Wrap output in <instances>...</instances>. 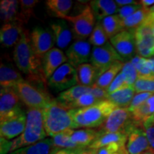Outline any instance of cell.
Instances as JSON below:
<instances>
[{
	"instance_id": "6da1fadb",
	"label": "cell",
	"mask_w": 154,
	"mask_h": 154,
	"mask_svg": "<svg viewBox=\"0 0 154 154\" xmlns=\"http://www.w3.org/2000/svg\"><path fill=\"white\" fill-rule=\"evenodd\" d=\"M13 58L19 71L26 75L29 82H48L42 68V59L32 47L30 33L25 29L22 38L14 47Z\"/></svg>"
},
{
	"instance_id": "7a4b0ae2",
	"label": "cell",
	"mask_w": 154,
	"mask_h": 154,
	"mask_svg": "<svg viewBox=\"0 0 154 154\" xmlns=\"http://www.w3.org/2000/svg\"><path fill=\"white\" fill-rule=\"evenodd\" d=\"M24 131L12 140L10 152L32 145L44 140L47 136L44 128L42 109H28Z\"/></svg>"
},
{
	"instance_id": "3957f363",
	"label": "cell",
	"mask_w": 154,
	"mask_h": 154,
	"mask_svg": "<svg viewBox=\"0 0 154 154\" xmlns=\"http://www.w3.org/2000/svg\"><path fill=\"white\" fill-rule=\"evenodd\" d=\"M42 113L44 128L47 136L53 137L63 131L74 128L69 109L63 106L57 100L42 109Z\"/></svg>"
},
{
	"instance_id": "277c9868",
	"label": "cell",
	"mask_w": 154,
	"mask_h": 154,
	"mask_svg": "<svg viewBox=\"0 0 154 154\" xmlns=\"http://www.w3.org/2000/svg\"><path fill=\"white\" fill-rule=\"evenodd\" d=\"M19 99L29 109H44L54 101L47 86L36 85L24 79L15 87Z\"/></svg>"
},
{
	"instance_id": "5b68a950",
	"label": "cell",
	"mask_w": 154,
	"mask_h": 154,
	"mask_svg": "<svg viewBox=\"0 0 154 154\" xmlns=\"http://www.w3.org/2000/svg\"><path fill=\"white\" fill-rule=\"evenodd\" d=\"M143 126L133 119L128 108H116L99 127V131L106 133H124L128 136L133 128Z\"/></svg>"
},
{
	"instance_id": "8992f818",
	"label": "cell",
	"mask_w": 154,
	"mask_h": 154,
	"mask_svg": "<svg viewBox=\"0 0 154 154\" xmlns=\"http://www.w3.org/2000/svg\"><path fill=\"white\" fill-rule=\"evenodd\" d=\"M136 53L140 57L150 59L154 57V16L147 18L135 31Z\"/></svg>"
},
{
	"instance_id": "52a82bcc",
	"label": "cell",
	"mask_w": 154,
	"mask_h": 154,
	"mask_svg": "<svg viewBox=\"0 0 154 154\" xmlns=\"http://www.w3.org/2000/svg\"><path fill=\"white\" fill-rule=\"evenodd\" d=\"M63 19L72 24L73 36L77 41H85L95 27L96 18L90 5H86L79 14L74 17L67 16Z\"/></svg>"
},
{
	"instance_id": "ba28073f",
	"label": "cell",
	"mask_w": 154,
	"mask_h": 154,
	"mask_svg": "<svg viewBox=\"0 0 154 154\" xmlns=\"http://www.w3.org/2000/svg\"><path fill=\"white\" fill-rule=\"evenodd\" d=\"M116 106L109 100H103L91 106L81 108L85 128H99L106 119L115 110Z\"/></svg>"
},
{
	"instance_id": "9c48e42d",
	"label": "cell",
	"mask_w": 154,
	"mask_h": 154,
	"mask_svg": "<svg viewBox=\"0 0 154 154\" xmlns=\"http://www.w3.org/2000/svg\"><path fill=\"white\" fill-rule=\"evenodd\" d=\"M78 84L76 69L69 62L59 67L48 79V86L56 92H63Z\"/></svg>"
},
{
	"instance_id": "30bf717a",
	"label": "cell",
	"mask_w": 154,
	"mask_h": 154,
	"mask_svg": "<svg viewBox=\"0 0 154 154\" xmlns=\"http://www.w3.org/2000/svg\"><path fill=\"white\" fill-rule=\"evenodd\" d=\"M116 61L124 62L109 42L101 47H94L92 49L90 62L97 69L100 76Z\"/></svg>"
},
{
	"instance_id": "8fae6325",
	"label": "cell",
	"mask_w": 154,
	"mask_h": 154,
	"mask_svg": "<svg viewBox=\"0 0 154 154\" xmlns=\"http://www.w3.org/2000/svg\"><path fill=\"white\" fill-rule=\"evenodd\" d=\"M136 30L124 29L110 38V43L124 62L130 61L136 53Z\"/></svg>"
},
{
	"instance_id": "7c38bea8",
	"label": "cell",
	"mask_w": 154,
	"mask_h": 154,
	"mask_svg": "<svg viewBox=\"0 0 154 154\" xmlns=\"http://www.w3.org/2000/svg\"><path fill=\"white\" fill-rule=\"evenodd\" d=\"M30 38L36 54L42 59L55 45L54 36L51 28L36 26L31 32Z\"/></svg>"
},
{
	"instance_id": "4fadbf2b",
	"label": "cell",
	"mask_w": 154,
	"mask_h": 154,
	"mask_svg": "<svg viewBox=\"0 0 154 154\" xmlns=\"http://www.w3.org/2000/svg\"><path fill=\"white\" fill-rule=\"evenodd\" d=\"M20 99L14 88H1L0 121L14 116L21 112Z\"/></svg>"
},
{
	"instance_id": "5bb4252c",
	"label": "cell",
	"mask_w": 154,
	"mask_h": 154,
	"mask_svg": "<svg viewBox=\"0 0 154 154\" xmlns=\"http://www.w3.org/2000/svg\"><path fill=\"white\" fill-rule=\"evenodd\" d=\"M26 123V113L22 111L19 114L0 121L1 138L10 140L19 137L24 131Z\"/></svg>"
},
{
	"instance_id": "9a60e30c",
	"label": "cell",
	"mask_w": 154,
	"mask_h": 154,
	"mask_svg": "<svg viewBox=\"0 0 154 154\" xmlns=\"http://www.w3.org/2000/svg\"><path fill=\"white\" fill-rule=\"evenodd\" d=\"M91 47L89 42L76 41L69 46L66 51L69 63L77 68L80 65L88 63L91 57Z\"/></svg>"
},
{
	"instance_id": "2e32d148",
	"label": "cell",
	"mask_w": 154,
	"mask_h": 154,
	"mask_svg": "<svg viewBox=\"0 0 154 154\" xmlns=\"http://www.w3.org/2000/svg\"><path fill=\"white\" fill-rule=\"evenodd\" d=\"M149 144L143 126L133 128L128 136L126 149L128 154H142L148 152Z\"/></svg>"
},
{
	"instance_id": "e0dca14e",
	"label": "cell",
	"mask_w": 154,
	"mask_h": 154,
	"mask_svg": "<svg viewBox=\"0 0 154 154\" xmlns=\"http://www.w3.org/2000/svg\"><path fill=\"white\" fill-rule=\"evenodd\" d=\"M25 29L19 21L4 24L0 29V42L3 47H15L22 38Z\"/></svg>"
},
{
	"instance_id": "ac0fdd59",
	"label": "cell",
	"mask_w": 154,
	"mask_h": 154,
	"mask_svg": "<svg viewBox=\"0 0 154 154\" xmlns=\"http://www.w3.org/2000/svg\"><path fill=\"white\" fill-rule=\"evenodd\" d=\"M66 61H68L67 57L59 48H53L48 51L42 59V68L47 80L59 67L67 63Z\"/></svg>"
},
{
	"instance_id": "d6986e66",
	"label": "cell",
	"mask_w": 154,
	"mask_h": 154,
	"mask_svg": "<svg viewBox=\"0 0 154 154\" xmlns=\"http://www.w3.org/2000/svg\"><path fill=\"white\" fill-rule=\"evenodd\" d=\"M51 29L57 47L60 49H66L74 37L72 29L69 28L66 21L61 19L55 21L51 23Z\"/></svg>"
},
{
	"instance_id": "ffe728a7",
	"label": "cell",
	"mask_w": 154,
	"mask_h": 154,
	"mask_svg": "<svg viewBox=\"0 0 154 154\" xmlns=\"http://www.w3.org/2000/svg\"><path fill=\"white\" fill-rule=\"evenodd\" d=\"M24 80L20 73L17 72L9 61L2 60L0 66V85L1 88H14Z\"/></svg>"
},
{
	"instance_id": "44dd1931",
	"label": "cell",
	"mask_w": 154,
	"mask_h": 154,
	"mask_svg": "<svg viewBox=\"0 0 154 154\" xmlns=\"http://www.w3.org/2000/svg\"><path fill=\"white\" fill-rule=\"evenodd\" d=\"M99 131L97 138L88 148L91 149L98 150L101 148L111 145L113 143H118L119 145L126 146L128 135L124 133H106Z\"/></svg>"
},
{
	"instance_id": "7402d4cb",
	"label": "cell",
	"mask_w": 154,
	"mask_h": 154,
	"mask_svg": "<svg viewBox=\"0 0 154 154\" xmlns=\"http://www.w3.org/2000/svg\"><path fill=\"white\" fill-rule=\"evenodd\" d=\"M92 91H93L92 86H85L78 84L69 89L61 92L56 100L63 106L66 107V109L70 110V107L72 103L75 101H76L80 96L86 94H91Z\"/></svg>"
},
{
	"instance_id": "603a6c76",
	"label": "cell",
	"mask_w": 154,
	"mask_h": 154,
	"mask_svg": "<svg viewBox=\"0 0 154 154\" xmlns=\"http://www.w3.org/2000/svg\"><path fill=\"white\" fill-rule=\"evenodd\" d=\"M92 11L98 22H101L106 17L118 13L119 8L115 1L112 0H94L90 2Z\"/></svg>"
},
{
	"instance_id": "cb8c5ba5",
	"label": "cell",
	"mask_w": 154,
	"mask_h": 154,
	"mask_svg": "<svg viewBox=\"0 0 154 154\" xmlns=\"http://www.w3.org/2000/svg\"><path fill=\"white\" fill-rule=\"evenodd\" d=\"M135 88L133 86H127L117 91L109 94L108 100L118 108H128L134 99Z\"/></svg>"
},
{
	"instance_id": "d4e9b609",
	"label": "cell",
	"mask_w": 154,
	"mask_h": 154,
	"mask_svg": "<svg viewBox=\"0 0 154 154\" xmlns=\"http://www.w3.org/2000/svg\"><path fill=\"white\" fill-rule=\"evenodd\" d=\"M76 69L79 78V84L85 86H92L95 84L99 73L91 63H84L79 66Z\"/></svg>"
},
{
	"instance_id": "484cf974",
	"label": "cell",
	"mask_w": 154,
	"mask_h": 154,
	"mask_svg": "<svg viewBox=\"0 0 154 154\" xmlns=\"http://www.w3.org/2000/svg\"><path fill=\"white\" fill-rule=\"evenodd\" d=\"M54 149L51 138H45L32 145L17 149L9 154H50Z\"/></svg>"
},
{
	"instance_id": "4316f807",
	"label": "cell",
	"mask_w": 154,
	"mask_h": 154,
	"mask_svg": "<svg viewBox=\"0 0 154 154\" xmlns=\"http://www.w3.org/2000/svg\"><path fill=\"white\" fill-rule=\"evenodd\" d=\"M19 1L2 0L0 2V16L5 24L18 21Z\"/></svg>"
},
{
	"instance_id": "83f0119b",
	"label": "cell",
	"mask_w": 154,
	"mask_h": 154,
	"mask_svg": "<svg viewBox=\"0 0 154 154\" xmlns=\"http://www.w3.org/2000/svg\"><path fill=\"white\" fill-rule=\"evenodd\" d=\"M124 63V62L121 61H115L99 77L95 83V85L107 91L108 88L111 85L114 79L121 72Z\"/></svg>"
},
{
	"instance_id": "f1b7e54d",
	"label": "cell",
	"mask_w": 154,
	"mask_h": 154,
	"mask_svg": "<svg viewBox=\"0 0 154 154\" xmlns=\"http://www.w3.org/2000/svg\"><path fill=\"white\" fill-rule=\"evenodd\" d=\"M99 131L98 130L91 128H83L74 131L71 136V140L74 144L79 148H86L91 145L97 138Z\"/></svg>"
},
{
	"instance_id": "f546056e",
	"label": "cell",
	"mask_w": 154,
	"mask_h": 154,
	"mask_svg": "<svg viewBox=\"0 0 154 154\" xmlns=\"http://www.w3.org/2000/svg\"><path fill=\"white\" fill-rule=\"evenodd\" d=\"M130 111L133 119L143 125L144 121L154 115V94L146 102Z\"/></svg>"
},
{
	"instance_id": "4dcf8cb0",
	"label": "cell",
	"mask_w": 154,
	"mask_h": 154,
	"mask_svg": "<svg viewBox=\"0 0 154 154\" xmlns=\"http://www.w3.org/2000/svg\"><path fill=\"white\" fill-rule=\"evenodd\" d=\"M73 2L71 0H47L46 1V5L47 9L55 17L63 19L69 16V12L72 10Z\"/></svg>"
},
{
	"instance_id": "1f68e13d",
	"label": "cell",
	"mask_w": 154,
	"mask_h": 154,
	"mask_svg": "<svg viewBox=\"0 0 154 154\" xmlns=\"http://www.w3.org/2000/svg\"><path fill=\"white\" fill-rule=\"evenodd\" d=\"M149 14V9L142 7L128 18L122 21L123 29L136 30L144 22Z\"/></svg>"
},
{
	"instance_id": "d6a6232c",
	"label": "cell",
	"mask_w": 154,
	"mask_h": 154,
	"mask_svg": "<svg viewBox=\"0 0 154 154\" xmlns=\"http://www.w3.org/2000/svg\"><path fill=\"white\" fill-rule=\"evenodd\" d=\"M74 130L72 128L64 130L59 134H56L51 137L54 146L58 149H79L76 144H74L71 140V136L74 133Z\"/></svg>"
},
{
	"instance_id": "836d02e7",
	"label": "cell",
	"mask_w": 154,
	"mask_h": 154,
	"mask_svg": "<svg viewBox=\"0 0 154 154\" xmlns=\"http://www.w3.org/2000/svg\"><path fill=\"white\" fill-rule=\"evenodd\" d=\"M101 23L109 38H111L124 30L122 27V20L117 14L106 17L101 21Z\"/></svg>"
},
{
	"instance_id": "e575fe53",
	"label": "cell",
	"mask_w": 154,
	"mask_h": 154,
	"mask_svg": "<svg viewBox=\"0 0 154 154\" xmlns=\"http://www.w3.org/2000/svg\"><path fill=\"white\" fill-rule=\"evenodd\" d=\"M37 0H21L19 1V12L18 21L26 24L32 17L34 16V7L37 5Z\"/></svg>"
},
{
	"instance_id": "d590c367",
	"label": "cell",
	"mask_w": 154,
	"mask_h": 154,
	"mask_svg": "<svg viewBox=\"0 0 154 154\" xmlns=\"http://www.w3.org/2000/svg\"><path fill=\"white\" fill-rule=\"evenodd\" d=\"M134 87L136 93L154 94V75L138 76Z\"/></svg>"
},
{
	"instance_id": "8d00e7d4",
	"label": "cell",
	"mask_w": 154,
	"mask_h": 154,
	"mask_svg": "<svg viewBox=\"0 0 154 154\" xmlns=\"http://www.w3.org/2000/svg\"><path fill=\"white\" fill-rule=\"evenodd\" d=\"M109 40L106 33L102 26L101 22H97L89 37V43L94 47H101L106 44Z\"/></svg>"
},
{
	"instance_id": "74e56055",
	"label": "cell",
	"mask_w": 154,
	"mask_h": 154,
	"mask_svg": "<svg viewBox=\"0 0 154 154\" xmlns=\"http://www.w3.org/2000/svg\"><path fill=\"white\" fill-rule=\"evenodd\" d=\"M121 72L124 74L126 84L128 86H134L135 82L138 79V72L131 61L124 62Z\"/></svg>"
},
{
	"instance_id": "f35d334b",
	"label": "cell",
	"mask_w": 154,
	"mask_h": 154,
	"mask_svg": "<svg viewBox=\"0 0 154 154\" xmlns=\"http://www.w3.org/2000/svg\"><path fill=\"white\" fill-rule=\"evenodd\" d=\"M143 128L149 144L148 152L154 154V115L143 123Z\"/></svg>"
},
{
	"instance_id": "ab89813d",
	"label": "cell",
	"mask_w": 154,
	"mask_h": 154,
	"mask_svg": "<svg viewBox=\"0 0 154 154\" xmlns=\"http://www.w3.org/2000/svg\"><path fill=\"white\" fill-rule=\"evenodd\" d=\"M99 101H99V100L96 99L92 94H84V95L80 96L76 101H75L74 103H72V106H71L70 109H81V108L91 106L96 104V103H97Z\"/></svg>"
},
{
	"instance_id": "60d3db41",
	"label": "cell",
	"mask_w": 154,
	"mask_h": 154,
	"mask_svg": "<svg viewBox=\"0 0 154 154\" xmlns=\"http://www.w3.org/2000/svg\"><path fill=\"white\" fill-rule=\"evenodd\" d=\"M130 61L137 70L138 76H148L152 74L148 65L147 59L146 58L136 55Z\"/></svg>"
},
{
	"instance_id": "b9f144b4",
	"label": "cell",
	"mask_w": 154,
	"mask_h": 154,
	"mask_svg": "<svg viewBox=\"0 0 154 154\" xmlns=\"http://www.w3.org/2000/svg\"><path fill=\"white\" fill-rule=\"evenodd\" d=\"M97 154H128L126 146L113 143L97 150Z\"/></svg>"
},
{
	"instance_id": "7bdbcfd3",
	"label": "cell",
	"mask_w": 154,
	"mask_h": 154,
	"mask_svg": "<svg viewBox=\"0 0 154 154\" xmlns=\"http://www.w3.org/2000/svg\"><path fill=\"white\" fill-rule=\"evenodd\" d=\"M128 85L126 84L124 74H123L122 72H121L114 79V80H113V82L111 83V84L109 86V87L108 88L107 91L109 94H111L117 91L119 89H121V88H123L124 87H126Z\"/></svg>"
},
{
	"instance_id": "ee69618b",
	"label": "cell",
	"mask_w": 154,
	"mask_h": 154,
	"mask_svg": "<svg viewBox=\"0 0 154 154\" xmlns=\"http://www.w3.org/2000/svg\"><path fill=\"white\" fill-rule=\"evenodd\" d=\"M142 6L140 4H137V5H131L125 7H121L119 8L117 15L119 17L121 20L124 21V19L128 18L131 15H132L134 13L137 11L138 9L142 8Z\"/></svg>"
},
{
	"instance_id": "f6af8a7d",
	"label": "cell",
	"mask_w": 154,
	"mask_h": 154,
	"mask_svg": "<svg viewBox=\"0 0 154 154\" xmlns=\"http://www.w3.org/2000/svg\"><path fill=\"white\" fill-rule=\"evenodd\" d=\"M153 94L151 93H137L135 94L129 107L128 108V110L131 111L133 109H134L135 108L139 106L140 105H141L142 103H143L144 102L147 101Z\"/></svg>"
},
{
	"instance_id": "bcb514c9",
	"label": "cell",
	"mask_w": 154,
	"mask_h": 154,
	"mask_svg": "<svg viewBox=\"0 0 154 154\" xmlns=\"http://www.w3.org/2000/svg\"><path fill=\"white\" fill-rule=\"evenodd\" d=\"M12 141L1 138V154H9Z\"/></svg>"
},
{
	"instance_id": "7dc6e473",
	"label": "cell",
	"mask_w": 154,
	"mask_h": 154,
	"mask_svg": "<svg viewBox=\"0 0 154 154\" xmlns=\"http://www.w3.org/2000/svg\"><path fill=\"white\" fill-rule=\"evenodd\" d=\"M118 7H125L131 5H137L140 4V1H134V0H116L115 1Z\"/></svg>"
},
{
	"instance_id": "c3c4849f",
	"label": "cell",
	"mask_w": 154,
	"mask_h": 154,
	"mask_svg": "<svg viewBox=\"0 0 154 154\" xmlns=\"http://www.w3.org/2000/svg\"><path fill=\"white\" fill-rule=\"evenodd\" d=\"M140 4L144 8H151L154 5V0H140Z\"/></svg>"
},
{
	"instance_id": "681fc988",
	"label": "cell",
	"mask_w": 154,
	"mask_h": 154,
	"mask_svg": "<svg viewBox=\"0 0 154 154\" xmlns=\"http://www.w3.org/2000/svg\"><path fill=\"white\" fill-rule=\"evenodd\" d=\"M147 61L151 74L154 75V57L150 58V59H147Z\"/></svg>"
},
{
	"instance_id": "f907efd6",
	"label": "cell",
	"mask_w": 154,
	"mask_h": 154,
	"mask_svg": "<svg viewBox=\"0 0 154 154\" xmlns=\"http://www.w3.org/2000/svg\"><path fill=\"white\" fill-rule=\"evenodd\" d=\"M149 14L154 16V5L153 7H151V8H149Z\"/></svg>"
},
{
	"instance_id": "816d5d0a",
	"label": "cell",
	"mask_w": 154,
	"mask_h": 154,
	"mask_svg": "<svg viewBox=\"0 0 154 154\" xmlns=\"http://www.w3.org/2000/svg\"><path fill=\"white\" fill-rule=\"evenodd\" d=\"M142 154H153V153H149V152H146V153H142Z\"/></svg>"
},
{
	"instance_id": "f5cc1de1",
	"label": "cell",
	"mask_w": 154,
	"mask_h": 154,
	"mask_svg": "<svg viewBox=\"0 0 154 154\" xmlns=\"http://www.w3.org/2000/svg\"><path fill=\"white\" fill-rule=\"evenodd\" d=\"M80 149H81V148H80ZM78 151H79V150H78ZM76 154H78V152H77V153Z\"/></svg>"
}]
</instances>
